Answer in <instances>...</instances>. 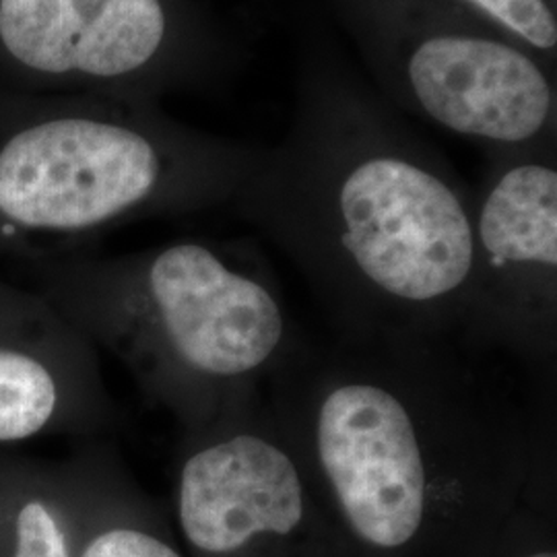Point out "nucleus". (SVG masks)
<instances>
[{
    "mask_svg": "<svg viewBox=\"0 0 557 557\" xmlns=\"http://www.w3.org/2000/svg\"><path fill=\"white\" fill-rule=\"evenodd\" d=\"M294 264L337 337L455 341L473 271V186L322 36L283 137L227 205Z\"/></svg>",
    "mask_w": 557,
    "mask_h": 557,
    "instance_id": "obj_1",
    "label": "nucleus"
},
{
    "mask_svg": "<svg viewBox=\"0 0 557 557\" xmlns=\"http://www.w3.org/2000/svg\"><path fill=\"white\" fill-rule=\"evenodd\" d=\"M269 382L308 498L370 552L400 554L438 518L504 506L556 455L547 416L533 419L455 341L299 338Z\"/></svg>",
    "mask_w": 557,
    "mask_h": 557,
    "instance_id": "obj_2",
    "label": "nucleus"
},
{
    "mask_svg": "<svg viewBox=\"0 0 557 557\" xmlns=\"http://www.w3.org/2000/svg\"><path fill=\"white\" fill-rule=\"evenodd\" d=\"M15 267L21 283L119 359L182 434L259 403L299 343L275 281L242 242L188 238Z\"/></svg>",
    "mask_w": 557,
    "mask_h": 557,
    "instance_id": "obj_3",
    "label": "nucleus"
},
{
    "mask_svg": "<svg viewBox=\"0 0 557 557\" xmlns=\"http://www.w3.org/2000/svg\"><path fill=\"white\" fill-rule=\"evenodd\" d=\"M262 151L160 101L0 89V257H59L126 223L227 209Z\"/></svg>",
    "mask_w": 557,
    "mask_h": 557,
    "instance_id": "obj_4",
    "label": "nucleus"
},
{
    "mask_svg": "<svg viewBox=\"0 0 557 557\" xmlns=\"http://www.w3.org/2000/svg\"><path fill=\"white\" fill-rule=\"evenodd\" d=\"M409 119L483 153L557 145L556 66L446 0H322Z\"/></svg>",
    "mask_w": 557,
    "mask_h": 557,
    "instance_id": "obj_5",
    "label": "nucleus"
},
{
    "mask_svg": "<svg viewBox=\"0 0 557 557\" xmlns=\"http://www.w3.org/2000/svg\"><path fill=\"white\" fill-rule=\"evenodd\" d=\"M238 62L234 34L199 0H0V89L161 101Z\"/></svg>",
    "mask_w": 557,
    "mask_h": 557,
    "instance_id": "obj_6",
    "label": "nucleus"
},
{
    "mask_svg": "<svg viewBox=\"0 0 557 557\" xmlns=\"http://www.w3.org/2000/svg\"><path fill=\"white\" fill-rule=\"evenodd\" d=\"M460 335L549 376L557 356V145L485 153Z\"/></svg>",
    "mask_w": 557,
    "mask_h": 557,
    "instance_id": "obj_7",
    "label": "nucleus"
},
{
    "mask_svg": "<svg viewBox=\"0 0 557 557\" xmlns=\"http://www.w3.org/2000/svg\"><path fill=\"white\" fill-rule=\"evenodd\" d=\"M119 423L91 341L36 289L0 278V444L98 440Z\"/></svg>",
    "mask_w": 557,
    "mask_h": 557,
    "instance_id": "obj_8",
    "label": "nucleus"
},
{
    "mask_svg": "<svg viewBox=\"0 0 557 557\" xmlns=\"http://www.w3.org/2000/svg\"><path fill=\"white\" fill-rule=\"evenodd\" d=\"M66 483L77 557H182L133 512V483L116 450L83 440L60 460Z\"/></svg>",
    "mask_w": 557,
    "mask_h": 557,
    "instance_id": "obj_9",
    "label": "nucleus"
},
{
    "mask_svg": "<svg viewBox=\"0 0 557 557\" xmlns=\"http://www.w3.org/2000/svg\"><path fill=\"white\" fill-rule=\"evenodd\" d=\"M0 557H77L60 460L0 453Z\"/></svg>",
    "mask_w": 557,
    "mask_h": 557,
    "instance_id": "obj_10",
    "label": "nucleus"
},
{
    "mask_svg": "<svg viewBox=\"0 0 557 557\" xmlns=\"http://www.w3.org/2000/svg\"><path fill=\"white\" fill-rule=\"evenodd\" d=\"M557 64V0H446Z\"/></svg>",
    "mask_w": 557,
    "mask_h": 557,
    "instance_id": "obj_11",
    "label": "nucleus"
},
{
    "mask_svg": "<svg viewBox=\"0 0 557 557\" xmlns=\"http://www.w3.org/2000/svg\"><path fill=\"white\" fill-rule=\"evenodd\" d=\"M522 557H557V554L556 552H549V549H535V552Z\"/></svg>",
    "mask_w": 557,
    "mask_h": 557,
    "instance_id": "obj_12",
    "label": "nucleus"
}]
</instances>
